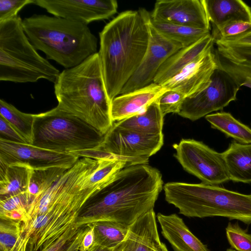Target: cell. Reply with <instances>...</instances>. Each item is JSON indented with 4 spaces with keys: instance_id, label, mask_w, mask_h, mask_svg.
I'll list each match as a JSON object with an SVG mask.
<instances>
[{
    "instance_id": "cell-5",
    "label": "cell",
    "mask_w": 251,
    "mask_h": 251,
    "mask_svg": "<svg viewBox=\"0 0 251 251\" xmlns=\"http://www.w3.org/2000/svg\"><path fill=\"white\" fill-rule=\"evenodd\" d=\"M22 25L35 48L65 69L98 52L97 38L86 25L54 16L34 15L22 20Z\"/></svg>"
},
{
    "instance_id": "cell-12",
    "label": "cell",
    "mask_w": 251,
    "mask_h": 251,
    "mask_svg": "<svg viewBox=\"0 0 251 251\" xmlns=\"http://www.w3.org/2000/svg\"><path fill=\"white\" fill-rule=\"evenodd\" d=\"M79 158L70 153L57 152L0 138V162L6 165L21 164L34 170L51 167L69 169Z\"/></svg>"
},
{
    "instance_id": "cell-20",
    "label": "cell",
    "mask_w": 251,
    "mask_h": 251,
    "mask_svg": "<svg viewBox=\"0 0 251 251\" xmlns=\"http://www.w3.org/2000/svg\"><path fill=\"white\" fill-rule=\"evenodd\" d=\"M215 50L220 67L227 72L235 80L251 79V45L215 42Z\"/></svg>"
},
{
    "instance_id": "cell-40",
    "label": "cell",
    "mask_w": 251,
    "mask_h": 251,
    "mask_svg": "<svg viewBox=\"0 0 251 251\" xmlns=\"http://www.w3.org/2000/svg\"><path fill=\"white\" fill-rule=\"evenodd\" d=\"M222 42V41H221ZM230 43L251 45V32L231 42H224Z\"/></svg>"
},
{
    "instance_id": "cell-23",
    "label": "cell",
    "mask_w": 251,
    "mask_h": 251,
    "mask_svg": "<svg viewBox=\"0 0 251 251\" xmlns=\"http://www.w3.org/2000/svg\"><path fill=\"white\" fill-rule=\"evenodd\" d=\"M222 153L229 180L251 183V144H242L233 141Z\"/></svg>"
},
{
    "instance_id": "cell-39",
    "label": "cell",
    "mask_w": 251,
    "mask_h": 251,
    "mask_svg": "<svg viewBox=\"0 0 251 251\" xmlns=\"http://www.w3.org/2000/svg\"><path fill=\"white\" fill-rule=\"evenodd\" d=\"M97 246L94 226L92 224L87 225L80 244L79 251H92Z\"/></svg>"
},
{
    "instance_id": "cell-43",
    "label": "cell",
    "mask_w": 251,
    "mask_h": 251,
    "mask_svg": "<svg viewBox=\"0 0 251 251\" xmlns=\"http://www.w3.org/2000/svg\"><path fill=\"white\" fill-rule=\"evenodd\" d=\"M226 251H236L234 249H226Z\"/></svg>"
},
{
    "instance_id": "cell-33",
    "label": "cell",
    "mask_w": 251,
    "mask_h": 251,
    "mask_svg": "<svg viewBox=\"0 0 251 251\" xmlns=\"http://www.w3.org/2000/svg\"><path fill=\"white\" fill-rule=\"evenodd\" d=\"M21 227L20 222L0 219V251L13 250L21 234Z\"/></svg>"
},
{
    "instance_id": "cell-21",
    "label": "cell",
    "mask_w": 251,
    "mask_h": 251,
    "mask_svg": "<svg viewBox=\"0 0 251 251\" xmlns=\"http://www.w3.org/2000/svg\"><path fill=\"white\" fill-rule=\"evenodd\" d=\"M214 43V40L210 33L194 44L181 48L162 64L153 82L161 85L174 77L204 52L213 48Z\"/></svg>"
},
{
    "instance_id": "cell-2",
    "label": "cell",
    "mask_w": 251,
    "mask_h": 251,
    "mask_svg": "<svg viewBox=\"0 0 251 251\" xmlns=\"http://www.w3.org/2000/svg\"><path fill=\"white\" fill-rule=\"evenodd\" d=\"M146 10L122 12L100 32L98 52L108 96L111 101L120 92L140 64L148 48Z\"/></svg>"
},
{
    "instance_id": "cell-27",
    "label": "cell",
    "mask_w": 251,
    "mask_h": 251,
    "mask_svg": "<svg viewBox=\"0 0 251 251\" xmlns=\"http://www.w3.org/2000/svg\"><path fill=\"white\" fill-rule=\"evenodd\" d=\"M205 119L213 128L218 129L227 137L242 144H251V128L225 112L206 115Z\"/></svg>"
},
{
    "instance_id": "cell-11",
    "label": "cell",
    "mask_w": 251,
    "mask_h": 251,
    "mask_svg": "<svg viewBox=\"0 0 251 251\" xmlns=\"http://www.w3.org/2000/svg\"><path fill=\"white\" fill-rule=\"evenodd\" d=\"M163 134H146L120 128L113 124L101 144L95 149L128 160L132 165L147 164L163 145Z\"/></svg>"
},
{
    "instance_id": "cell-17",
    "label": "cell",
    "mask_w": 251,
    "mask_h": 251,
    "mask_svg": "<svg viewBox=\"0 0 251 251\" xmlns=\"http://www.w3.org/2000/svg\"><path fill=\"white\" fill-rule=\"evenodd\" d=\"M166 91L161 85L152 82L134 91L119 95L111 102L113 122L120 121L143 112Z\"/></svg>"
},
{
    "instance_id": "cell-10",
    "label": "cell",
    "mask_w": 251,
    "mask_h": 251,
    "mask_svg": "<svg viewBox=\"0 0 251 251\" xmlns=\"http://www.w3.org/2000/svg\"><path fill=\"white\" fill-rule=\"evenodd\" d=\"M240 88L234 78L219 66L214 71L210 83L205 89L184 99L177 114L194 121L222 110L236 100Z\"/></svg>"
},
{
    "instance_id": "cell-26",
    "label": "cell",
    "mask_w": 251,
    "mask_h": 251,
    "mask_svg": "<svg viewBox=\"0 0 251 251\" xmlns=\"http://www.w3.org/2000/svg\"><path fill=\"white\" fill-rule=\"evenodd\" d=\"M149 21L162 35L178 43L182 48L193 44L210 34V30L155 21L151 19V15Z\"/></svg>"
},
{
    "instance_id": "cell-38",
    "label": "cell",
    "mask_w": 251,
    "mask_h": 251,
    "mask_svg": "<svg viewBox=\"0 0 251 251\" xmlns=\"http://www.w3.org/2000/svg\"><path fill=\"white\" fill-rule=\"evenodd\" d=\"M0 137L15 142L28 144L26 139L11 124L0 116ZM1 138V137H0Z\"/></svg>"
},
{
    "instance_id": "cell-24",
    "label": "cell",
    "mask_w": 251,
    "mask_h": 251,
    "mask_svg": "<svg viewBox=\"0 0 251 251\" xmlns=\"http://www.w3.org/2000/svg\"><path fill=\"white\" fill-rule=\"evenodd\" d=\"M33 171L25 165H6L0 162V197L28 193Z\"/></svg>"
},
{
    "instance_id": "cell-1",
    "label": "cell",
    "mask_w": 251,
    "mask_h": 251,
    "mask_svg": "<svg viewBox=\"0 0 251 251\" xmlns=\"http://www.w3.org/2000/svg\"><path fill=\"white\" fill-rule=\"evenodd\" d=\"M163 184L157 169L147 164L127 166L94 196L95 201L83 207L75 225L81 228L110 221L130 226L153 210Z\"/></svg>"
},
{
    "instance_id": "cell-22",
    "label": "cell",
    "mask_w": 251,
    "mask_h": 251,
    "mask_svg": "<svg viewBox=\"0 0 251 251\" xmlns=\"http://www.w3.org/2000/svg\"><path fill=\"white\" fill-rule=\"evenodd\" d=\"M213 30L234 21L251 23V7L241 0H202Z\"/></svg>"
},
{
    "instance_id": "cell-4",
    "label": "cell",
    "mask_w": 251,
    "mask_h": 251,
    "mask_svg": "<svg viewBox=\"0 0 251 251\" xmlns=\"http://www.w3.org/2000/svg\"><path fill=\"white\" fill-rule=\"evenodd\" d=\"M57 107L91 126L103 135L113 126L111 102L98 52L60 72L54 83Z\"/></svg>"
},
{
    "instance_id": "cell-13",
    "label": "cell",
    "mask_w": 251,
    "mask_h": 251,
    "mask_svg": "<svg viewBox=\"0 0 251 251\" xmlns=\"http://www.w3.org/2000/svg\"><path fill=\"white\" fill-rule=\"evenodd\" d=\"M149 26L148 48L139 67L122 88L120 95L144 87L153 82L155 76L162 64L173 54L182 48L158 32L151 24L150 13L146 10Z\"/></svg>"
},
{
    "instance_id": "cell-18",
    "label": "cell",
    "mask_w": 251,
    "mask_h": 251,
    "mask_svg": "<svg viewBox=\"0 0 251 251\" xmlns=\"http://www.w3.org/2000/svg\"><path fill=\"white\" fill-rule=\"evenodd\" d=\"M161 243L155 212L152 210L130 226L126 238L112 251H154Z\"/></svg>"
},
{
    "instance_id": "cell-7",
    "label": "cell",
    "mask_w": 251,
    "mask_h": 251,
    "mask_svg": "<svg viewBox=\"0 0 251 251\" xmlns=\"http://www.w3.org/2000/svg\"><path fill=\"white\" fill-rule=\"evenodd\" d=\"M60 71L41 56L31 43L17 16L0 23V80L35 82L45 79L55 83Z\"/></svg>"
},
{
    "instance_id": "cell-42",
    "label": "cell",
    "mask_w": 251,
    "mask_h": 251,
    "mask_svg": "<svg viewBox=\"0 0 251 251\" xmlns=\"http://www.w3.org/2000/svg\"><path fill=\"white\" fill-rule=\"evenodd\" d=\"M154 251H169L166 245L163 243H161L158 248Z\"/></svg>"
},
{
    "instance_id": "cell-15",
    "label": "cell",
    "mask_w": 251,
    "mask_h": 251,
    "mask_svg": "<svg viewBox=\"0 0 251 251\" xmlns=\"http://www.w3.org/2000/svg\"><path fill=\"white\" fill-rule=\"evenodd\" d=\"M219 67L213 47L193 61L179 73L161 84L167 90H174L186 98L195 96L210 84L212 75Z\"/></svg>"
},
{
    "instance_id": "cell-35",
    "label": "cell",
    "mask_w": 251,
    "mask_h": 251,
    "mask_svg": "<svg viewBox=\"0 0 251 251\" xmlns=\"http://www.w3.org/2000/svg\"><path fill=\"white\" fill-rule=\"evenodd\" d=\"M185 97L181 93L174 91H166L157 100L160 111L163 116L170 113L178 112Z\"/></svg>"
},
{
    "instance_id": "cell-16",
    "label": "cell",
    "mask_w": 251,
    "mask_h": 251,
    "mask_svg": "<svg viewBox=\"0 0 251 251\" xmlns=\"http://www.w3.org/2000/svg\"><path fill=\"white\" fill-rule=\"evenodd\" d=\"M150 15L155 21L210 30L202 0H158Z\"/></svg>"
},
{
    "instance_id": "cell-37",
    "label": "cell",
    "mask_w": 251,
    "mask_h": 251,
    "mask_svg": "<svg viewBox=\"0 0 251 251\" xmlns=\"http://www.w3.org/2000/svg\"><path fill=\"white\" fill-rule=\"evenodd\" d=\"M80 229V228L77 227L75 224L52 243L42 248L40 251H66Z\"/></svg>"
},
{
    "instance_id": "cell-8",
    "label": "cell",
    "mask_w": 251,
    "mask_h": 251,
    "mask_svg": "<svg viewBox=\"0 0 251 251\" xmlns=\"http://www.w3.org/2000/svg\"><path fill=\"white\" fill-rule=\"evenodd\" d=\"M103 135L94 127L57 106L34 114L32 145L57 152L71 153L95 149Z\"/></svg>"
},
{
    "instance_id": "cell-14",
    "label": "cell",
    "mask_w": 251,
    "mask_h": 251,
    "mask_svg": "<svg viewBox=\"0 0 251 251\" xmlns=\"http://www.w3.org/2000/svg\"><path fill=\"white\" fill-rule=\"evenodd\" d=\"M33 4L54 16L86 25L108 19L118 9L115 0H34Z\"/></svg>"
},
{
    "instance_id": "cell-6",
    "label": "cell",
    "mask_w": 251,
    "mask_h": 251,
    "mask_svg": "<svg viewBox=\"0 0 251 251\" xmlns=\"http://www.w3.org/2000/svg\"><path fill=\"white\" fill-rule=\"evenodd\" d=\"M163 190L165 200L185 216L222 217L251 224V194L203 183L168 182Z\"/></svg>"
},
{
    "instance_id": "cell-41",
    "label": "cell",
    "mask_w": 251,
    "mask_h": 251,
    "mask_svg": "<svg viewBox=\"0 0 251 251\" xmlns=\"http://www.w3.org/2000/svg\"><path fill=\"white\" fill-rule=\"evenodd\" d=\"M113 249L97 246L92 251H112Z\"/></svg>"
},
{
    "instance_id": "cell-34",
    "label": "cell",
    "mask_w": 251,
    "mask_h": 251,
    "mask_svg": "<svg viewBox=\"0 0 251 251\" xmlns=\"http://www.w3.org/2000/svg\"><path fill=\"white\" fill-rule=\"evenodd\" d=\"M226 236L230 246L237 251H251V234L242 229L238 222L228 223Z\"/></svg>"
},
{
    "instance_id": "cell-9",
    "label": "cell",
    "mask_w": 251,
    "mask_h": 251,
    "mask_svg": "<svg viewBox=\"0 0 251 251\" xmlns=\"http://www.w3.org/2000/svg\"><path fill=\"white\" fill-rule=\"evenodd\" d=\"M173 147L174 156L183 169L202 183L218 185L229 180L222 153L192 139H182Z\"/></svg>"
},
{
    "instance_id": "cell-19",
    "label": "cell",
    "mask_w": 251,
    "mask_h": 251,
    "mask_svg": "<svg viewBox=\"0 0 251 251\" xmlns=\"http://www.w3.org/2000/svg\"><path fill=\"white\" fill-rule=\"evenodd\" d=\"M157 219L161 234L175 251H210L176 214L164 215L159 213Z\"/></svg>"
},
{
    "instance_id": "cell-32",
    "label": "cell",
    "mask_w": 251,
    "mask_h": 251,
    "mask_svg": "<svg viewBox=\"0 0 251 251\" xmlns=\"http://www.w3.org/2000/svg\"><path fill=\"white\" fill-rule=\"evenodd\" d=\"M251 32V23L234 21L212 30L214 41L231 42Z\"/></svg>"
},
{
    "instance_id": "cell-36",
    "label": "cell",
    "mask_w": 251,
    "mask_h": 251,
    "mask_svg": "<svg viewBox=\"0 0 251 251\" xmlns=\"http://www.w3.org/2000/svg\"><path fill=\"white\" fill-rule=\"evenodd\" d=\"M33 2L34 0H0V23L18 16L23 8Z\"/></svg>"
},
{
    "instance_id": "cell-29",
    "label": "cell",
    "mask_w": 251,
    "mask_h": 251,
    "mask_svg": "<svg viewBox=\"0 0 251 251\" xmlns=\"http://www.w3.org/2000/svg\"><path fill=\"white\" fill-rule=\"evenodd\" d=\"M0 116L11 124L32 145L34 114L25 113L3 99L0 100Z\"/></svg>"
},
{
    "instance_id": "cell-31",
    "label": "cell",
    "mask_w": 251,
    "mask_h": 251,
    "mask_svg": "<svg viewBox=\"0 0 251 251\" xmlns=\"http://www.w3.org/2000/svg\"><path fill=\"white\" fill-rule=\"evenodd\" d=\"M67 170L62 167H51L34 170L28 189L31 201L51 186Z\"/></svg>"
},
{
    "instance_id": "cell-25",
    "label": "cell",
    "mask_w": 251,
    "mask_h": 251,
    "mask_svg": "<svg viewBox=\"0 0 251 251\" xmlns=\"http://www.w3.org/2000/svg\"><path fill=\"white\" fill-rule=\"evenodd\" d=\"M163 122L164 116L156 100L143 112L114 124L121 128L146 134L159 135L163 134Z\"/></svg>"
},
{
    "instance_id": "cell-30",
    "label": "cell",
    "mask_w": 251,
    "mask_h": 251,
    "mask_svg": "<svg viewBox=\"0 0 251 251\" xmlns=\"http://www.w3.org/2000/svg\"><path fill=\"white\" fill-rule=\"evenodd\" d=\"M30 202L27 192L0 197V219L24 223L26 219Z\"/></svg>"
},
{
    "instance_id": "cell-28",
    "label": "cell",
    "mask_w": 251,
    "mask_h": 251,
    "mask_svg": "<svg viewBox=\"0 0 251 251\" xmlns=\"http://www.w3.org/2000/svg\"><path fill=\"white\" fill-rule=\"evenodd\" d=\"M94 226L95 242L97 246L113 249L126 237L129 226L110 221L92 224Z\"/></svg>"
},
{
    "instance_id": "cell-3",
    "label": "cell",
    "mask_w": 251,
    "mask_h": 251,
    "mask_svg": "<svg viewBox=\"0 0 251 251\" xmlns=\"http://www.w3.org/2000/svg\"><path fill=\"white\" fill-rule=\"evenodd\" d=\"M75 176L60 178L46 192L38 216L21 227L14 251H38L47 246L75 225L87 202L105 186L84 185Z\"/></svg>"
}]
</instances>
